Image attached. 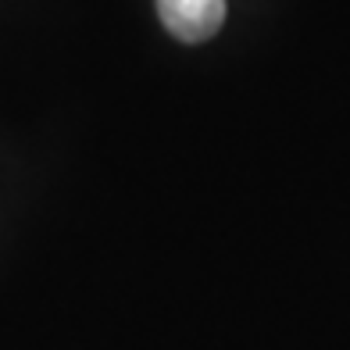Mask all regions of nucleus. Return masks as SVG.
Masks as SVG:
<instances>
[{
    "label": "nucleus",
    "mask_w": 350,
    "mask_h": 350,
    "mask_svg": "<svg viewBox=\"0 0 350 350\" xmlns=\"http://www.w3.org/2000/svg\"><path fill=\"white\" fill-rule=\"evenodd\" d=\"M157 14L175 40L200 43L226 22V0H157Z\"/></svg>",
    "instance_id": "1"
}]
</instances>
